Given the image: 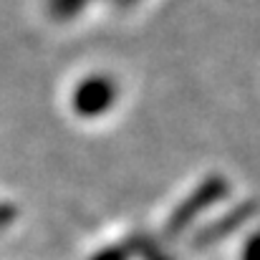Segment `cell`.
Returning <instances> with one entry per match:
<instances>
[{
	"mask_svg": "<svg viewBox=\"0 0 260 260\" xmlns=\"http://www.w3.org/2000/svg\"><path fill=\"white\" fill-rule=\"evenodd\" d=\"M93 0H48V13L56 20H74Z\"/></svg>",
	"mask_w": 260,
	"mask_h": 260,
	"instance_id": "277c9868",
	"label": "cell"
},
{
	"mask_svg": "<svg viewBox=\"0 0 260 260\" xmlns=\"http://www.w3.org/2000/svg\"><path fill=\"white\" fill-rule=\"evenodd\" d=\"M119 99V86L106 74H91L88 79L79 81L71 96V106L81 119H99L114 109Z\"/></svg>",
	"mask_w": 260,
	"mask_h": 260,
	"instance_id": "7a4b0ae2",
	"label": "cell"
},
{
	"mask_svg": "<svg viewBox=\"0 0 260 260\" xmlns=\"http://www.w3.org/2000/svg\"><path fill=\"white\" fill-rule=\"evenodd\" d=\"M13 215H15V210H13L10 205H0V228L8 225V222L13 220Z\"/></svg>",
	"mask_w": 260,
	"mask_h": 260,
	"instance_id": "ba28073f",
	"label": "cell"
},
{
	"mask_svg": "<svg viewBox=\"0 0 260 260\" xmlns=\"http://www.w3.org/2000/svg\"><path fill=\"white\" fill-rule=\"evenodd\" d=\"M114 5H119V8H132L134 3H139V0H111Z\"/></svg>",
	"mask_w": 260,
	"mask_h": 260,
	"instance_id": "9c48e42d",
	"label": "cell"
},
{
	"mask_svg": "<svg viewBox=\"0 0 260 260\" xmlns=\"http://www.w3.org/2000/svg\"><path fill=\"white\" fill-rule=\"evenodd\" d=\"M230 194V182L220 174H210L207 179H202L170 215L167 225H165V235L177 238L179 233H184V228H189L202 212H207L212 205H217L220 200H225Z\"/></svg>",
	"mask_w": 260,
	"mask_h": 260,
	"instance_id": "6da1fadb",
	"label": "cell"
},
{
	"mask_svg": "<svg viewBox=\"0 0 260 260\" xmlns=\"http://www.w3.org/2000/svg\"><path fill=\"white\" fill-rule=\"evenodd\" d=\"M243 260H260V230L253 233L243 248Z\"/></svg>",
	"mask_w": 260,
	"mask_h": 260,
	"instance_id": "52a82bcc",
	"label": "cell"
},
{
	"mask_svg": "<svg viewBox=\"0 0 260 260\" xmlns=\"http://www.w3.org/2000/svg\"><path fill=\"white\" fill-rule=\"evenodd\" d=\"M255 212H258V202H253V200H250V202H240V205H235L225 217H220L217 222L202 228V230L197 233V238L192 240V248H205V245L217 243L220 238H225V235H230L233 230H238L240 225H245Z\"/></svg>",
	"mask_w": 260,
	"mask_h": 260,
	"instance_id": "3957f363",
	"label": "cell"
},
{
	"mask_svg": "<svg viewBox=\"0 0 260 260\" xmlns=\"http://www.w3.org/2000/svg\"><path fill=\"white\" fill-rule=\"evenodd\" d=\"M129 245H132V250H137L144 260H170L162 250H159L157 243H152V240H147V238H144V240H142V238H134Z\"/></svg>",
	"mask_w": 260,
	"mask_h": 260,
	"instance_id": "5b68a950",
	"label": "cell"
},
{
	"mask_svg": "<svg viewBox=\"0 0 260 260\" xmlns=\"http://www.w3.org/2000/svg\"><path fill=\"white\" fill-rule=\"evenodd\" d=\"M132 255V245H111L101 253H96L91 260H129Z\"/></svg>",
	"mask_w": 260,
	"mask_h": 260,
	"instance_id": "8992f818",
	"label": "cell"
}]
</instances>
